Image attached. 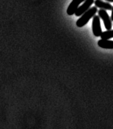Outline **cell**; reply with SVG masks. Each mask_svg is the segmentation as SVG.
Listing matches in <instances>:
<instances>
[{
  "label": "cell",
  "mask_w": 113,
  "mask_h": 129,
  "mask_svg": "<svg viewBox=\"0 0 113 129\" xmlns=\"http://www.w3.org/2000/svg\"><path fill=\"white\" fill-rule=\"evenodd\" d=\"M104 1L109 2V3H113V0H104Z\"/></svg>",
  "instance_id": "30bf717a"
},
{
  "label": "cell",
  "mask_w": 113,
  "mask_h": 129,
  "mask_svg": "<svg viewBox=\"0 0 113 129\" xmlns=\"http://www.w3.org/2000/svg\"><path fill=\"white\" fill-rule=\"evenodd\" d=\"M84 1L86 0H73L70 4L69 5L67 10V14L69 15H73V14H75L77 8H79V5Z\"/></svg>",
  "instance_id": "5b68a950"
},
{
  "label": "cell",
  "mask_w": 113,
  "mask_h": 129,
  "mask_svg": "<svg viewBox=\"0 0 113 129\" xmlns=\"http://www.w3.org/2000/svg\"><path fill=\"white\" fill-rule=\"evenodd\" d=\"M101 38L102 39L108 40L111 38H113V30H107L105 32H102L101 35Z\"/></svg>",
  "instance_id": "ba28073f"
},
{
  "label": "cell",
  "mask_w": 113,
  "mask_h": 129,
  "mask_svg": "<svg viewBox=\"0 0 113 129\" xmlns=\"http://www.w3.org/2000/svg\"><path fill=\"white\" fill-rule=\"evenodd\" d=\"M98 45L99 47L106 49H113V41L105 39L100 40L98 42Z\"/></svg>",
  "instance_id": "52a82bcc"
},
{
  "label": "cell",
  "mask_w": 113,
  "mask_h": 129,
  "mask_svg": "<svg viewBox=\"0 0 113 129\" xmlns=\"http://www.w3.org/2000/svg\"><path fill=\"white\" fill-rule=\"evenodd\" d=\"M94 4L96 7L100 9H103L105 10H112V6L109 3L103 1L102 0H95L94 1Z\"/></svg>",
  "instance_id": "8992f818"
},
{
  "label": "cell",
  "mask_w": 113,
  "mask_h": 129,
  "mask_svg": "<svg viewBox=\"0 0 113 129\" xmlns=\"http://www.w3.org/2000/svg\"><path fill=\"white\" fill-rule=\"evenodd\" d=\"M94 3V0H86L83 4L81 5L80 7H79L76 11L75 12V15L76 16H80L81 15L86 12L87 11H88L90 8V7L92 6L93 4Z\"/></svg>",
  "instance_id": "277c9868"
},
{
  "label": "cell",
  "mask_w": 113,
  "mask_h": 129,
  "mask_svg": "<svg viewBox=\"0 0 113 129\" xmlns=\"http://www.w3.org/2000/svg\"><path fill=\"white\" fill-rule=\"evenodd\" d=\"M98 14H99L100 18H101L103 20L105 28L107 30H111L112 27V20L109 16L108 13L106 12V10L100 9L98 11Z\"/></svg>",
  "instance_id": "7a4b0ae2"
},
{
  "label": "cell",
  "mask_w": 113,
  "mask_h": 129,
  "mask_svg": "<svg viewBox=\"0 0 113 129\" xmlns=\"http://www.w3.org/2000/svg\"><path fill=\"white\" fill-rule=\"evenodd\" d=\"M92 30L94 36L96 37L101 36L102 30L100 16L99 15H94L93 16L92 22Z\"/></svg>",
  "instance_id": "3957f363"
},
{
  "label": "cell",
  "mask_w": 113,
  "mask_h": 129,
  "mask_svg": "<svg viewBox=\"0 0 113 129\" xmlns=\"http://www.w3.org/2000/svg\"><path fill=\"white\" fill-rule=\"evenodd\" d=\"M97 12V7H93L84 13L76 22L77 27H81L86 25L91 18L93 17Z\"/></svg>",
  "instance_id": "6da1fadb"
},
{
  "label": "cell",
  "mask_w": 113,
  "mask_h": 129,
  "mask_svg": "<svg viewBox=\"0 0 113 129\" xmlns=\"http://www.w3.org/2000/svg\"><path fill=\"white\" fill-rule=\"evenodd\" d=\"M111 11H112V12H111V20L113 21V7H112V9Z\"/></svg>",
  "instance_id": "9c48e42d"
}]
</instances>
